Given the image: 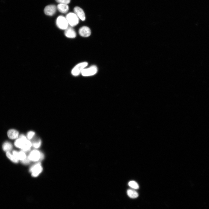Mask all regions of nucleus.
<instances>
[{
    "mask_svg": "<svg viewBox=\"0 0 209 209\" xmlns=\"http://www.w3.org/2000/svg\"><path fill=\"white\" fill-rule=\"evenodd\" d=\"M14 144L16 147L21 149L24 152L30 151L32 146L31 142L24 134H21L19 136L15 141Z\"/></svg>",
    "mask_w": 209,
    "mask_h": 209,
    "instance_id": "1",
    "label": "nucleus"
},
{
    "mask_svg": "<svg viewBox=\"0 0 209 209\" xmlns=\"http://www.w3.org/2000/svg\"><path fill=\"white\" fill-rule=\"evenodd\" d=\"M27 157L30 161L37 162L44 159V155L42 152L35 149L31 151Z\"/></svg>",
    "mask_w": 209,
    "mask_h": 209,
    "instance_id": "2",
    "label": "nucleus"
},
{
    "mask_svg": "<svg viewBox=\"0 0 209 209\" xmlns=\"http://www.w3.org/2000/svg\"><path fill=\"white\" fill-rule=\"evenodd\" d=\"M88 65V63L86 62H83L78 64L71 70V74L74 76H78L81 73L82 71Z\"/></svg>",
    "mask_w": 209,
    "mask_h": 209,
    "instance_id": "3",
    "label": "nucleus"
},
{
    "mask_svg": "<svg viewBox=\"0 0 209 209\" xmlns=\"http://www.w3.org/2000/svg\"><path fill=\"white\" fill-rule=\"evenodd\" d=\"M56 24L58 28L62 30H65L69 27L66 17L62 15L57 17L56 21Z\"/></svg>",
    "mask_w": 209,
    "mask_h": 209,
    "instance_id": "4",
    "label": "nucleus"
},
{
    "mask_svg": "<svg viewBox=\"0 0 209 209\" xmlns=\"http://www.w3.org/2000/svg\"><path fill=\"white\" fill-rule=\"evenodd\" d=\"M65 17L70 26L74 27L79 23V19L74 13L69 12L66 15Z\"/></svg>",
    "mask_w": 209,
    "mask_h": 209,
    "instance_id": "5",
    "label": "nucleus"
},
{
    "mask_svg": "<svg viewBox=\"0 0 209 209\" xmlns=\"http://www.w3.org/2000/svg\"><path fill=\"white\" fill-rule=\"evenodd\" d=\"M43 168L40 162H37L32 165L29 169V171L31 172L33 177L38 176L41 173Z\"/></svg>",
    "mask_w": 209,
    "mask_h": 209,
    "instance_id": "6",
    "label": "nucleus"
},
{
    "mask_svg": "<svg viewBox=\"0 0 209 209\" xmlns=\"http://www.w3.org/2000/svg\"><path fill=\"white\" fill-rule=\"evenodd\" d=\"M97 67L94 65L88 68H85L82 71L81 74L83 76H89L94 75L97 72Z\"/></svg>",
    "mask_w": 209,
    "mask_h": 209,
    "instance_id": "7",
    "label": "nucleus"
},
{
    "mask_svg": "<svg viewBox=\"0 0 209 209\" xmlns=\"http://www.w3.org/2000/svg\"><path fill=\"white\" fill-rule=\"evenodd\" d=\"M80 35L83 37H88L91 35V31L90 28L88 26H83L80 27L78 30Z\"/></svg>",
    "mask_w": 209,
    "mask_h": 209,
    "instance_id": "8",
    "label": "nucleus"
},
{
    "mask_svg": "<svg viewBox=\"0 0 209 209\" xmlns=\"http://www.w3.org/2000/svg\"><path fill=\"white\" fill-rule=\"evenodd\" d=\"M57 8L56 6L54 5H48L44 9V12L48 16H52L55 13Z\"/></svg>",
    "mask_w": 209,
    "mask_h": 209,
    "instance_id": "9",
    "label": "nucleus"
},
{
    "mask_svg": "<svg viewBox=\"0 0 209 209\" xmlns=\"http://www.w3.org/2000/svg\"><path fill=\"white\" fill-rule=\"evenodd\" d=\"M64 35L67 38L73 39L76 36V33L72 27L69 26L64 30Z\"/></svg>",
    "mask_w": 209,
    "mask_h": 209,
    "instance_id": "10",
    "label": "nucleus"
},
{
    "mask_svg": "<svg viewBox=\"0 0 209 209\" xmlns=\"http://www.w3.org/2000/svg\"><path fill=\"white\" fill-rule=\"evenodd\" d=\"M74 13L77 15L79 19L82 21H84L86 19L84 12L83 9L78 6H76L74 8Z\"/></svg>",
    "mask_w": 209,
    "mask_h": 209,
    "instance_id": "11",
    "label": "nucleus"
},
{
    "mask_svg": "<svg viewBox=\"0 0 209 209\" xmlns=\"http://www.w3.org/2000/svg\"><path fill=\"white\" fill-rule=\"evenodd\" d=\"M8 137L12 139L17 138L19 136V133L18 131L15 129L9 130L7 132Z\"/></svg>",
    "mask_w": 209,
    "mask_h": 209,
    "instance_id": "12",
    "label": "nucleus"
},
{
    "mask_svg": "<svg viewBox=\"0 0 209 209\" xmlns=\"http://www.w3.org/2000/svg\"><path fill=\"white\" fill-rule=\"evenodd\" d=\"M57 8L60 12L63 13H66L69 10V7L66 4L59 3L57 5Z\"/></svg>",
    "mask_w": 209,
    "mask_h": 209,
    "instance_id": "13",
    "label": "nucleus"
},
{
    "mask_svg": "<svg viewBox=\"0 0 209 209\" xmlns=\"http://www.w3.org/2000/svg\"><path fill=\"white\" fill-rule=\"evenodd\" d=\"M33 138L34 139H32L31 142L32 146L36 149L39 148L41 146L42 144V141L39 138Z\"/></svg>",
    "mask_w": 209,
    "mask_h": 209,
    "instance_id": "14",
    "label": "nucleus"
},
{
    "mask_svg": "<svg viewBox=\"0 0 209 209\" xmlns=\"http://www.w3.org/2000/svg\"><path fill=\"white\" fill-rule=\"evenodd\" d=\"M127 193L129 197L133 199L136 198L138 196V194L137 192L131 189L128 190Z\"/></svg>",
    "mask_w": 209,
    "mask_h": 209,
    "instance_id": "15",
    "label": "nucleus"
},
{
    "mask_svg": "<svg viewBox=\"0 0 209 209\" xmlns=\"http://www.w3.org/2000/svg\"><path fill=\"white\" fill-rule=\"evenodd\" d=\"M12 144L9 142H5L2 145L3 150L6 152H8L11 150L12 149Z\"/></svg>",
    "mask_w": 209,
    "mask_h": 209,
    "instance_id": "16",
    "label": "nucleus"
},
{
    "mask_svg": "<svg viewBox=\"0 0 209 209\" xmlns=\"http://www.w3.org/2000/svg\"><path fill=\"white\" fill-rule=\"evenodd\" d=\"M6 156L11 161L15 163H17L18 160L16 158L13 154H11L9 152H6Z\"/></svg>",
    "mask_w": 209,
    "mask_h": 209,
    "instance_id": "17",
    "label": "nucleus"
},
{
    "mask_svg": "<svg viewBox=\"0 0 209 209\" xmlns=\"http://www.w3.org/2000/svg\"><path fill=\"white\" fill-rule=\"evenodd\" d=\"M128 185L130 187L134 189H137L139 188V185L137 183L134 181H130L128 183Z\"/></svg>",
    "mask_w": 209,
    "mask_h": 209,
    "instance_id": "18",
    "label": "nucleus"
},
{
    "mask_svg": "<svg viewBox=\"0 0 209 209\" xmlns=\"http://www.w3.org/2000/svg\"><path fill=\"white\" fill-rule=\"evenodd\" d=\"M35 132L32 131H28L27 134V138L29 140H32L35 137Z\"/></svg>",
    "mask_w": 209,
    "mask_h": 209,
    "instance_id": "19",
    "label": "nucleus"
},
{
    "mask_svg": "<svg viewBox=\"0 0 209 209\" xmlns=\"http://www.w3.org/2000/svg\"><path fill=\"white\" fill-rule=\"evenodd\" d=\"M27 156H26L25 152L21 151L19 152V159L21 161H23L25 159Z\"/></svg>",
    "mask_w": 209,
    "mask_h": 209,
    "instance_id": "20",
    "label": "nucleus"
},
{
    "mask_svg": "<svg viewBox=\"0 0 209 209\" xmlns=\"http://www.w3.org/2000/svg\"><path fill=\"white\" fill-rule=\"evenodd\" d=\"M55 1L59 3H64L67 4L70 3L71 0H55Z\"/></svg>",
    "mask_w": 209,
    "mask_h": 209,
    "instance_id": "21",
    "label": "nucleus"
},
{
    "mask_svg": "<svg viewBox=\"0 0 209 209\" xmlns=\"http://www.w3.org/2000/svg\"><path fill=\"white\" fill-rule=\"evenodd\" d=\"M21 162L23 164L26 165L29 164L30 161L27 156V158L21 161Z\"/></svg>",
    "mask_w": 209,
    "mask_h": 209,
    "instance_id": "22",
    "label": "nucleus"
},
{
    "mask_svg": "<svg viewBox=\"0 0 209 209\" xmlns=\"http://www.w3.org/2000/svg\"><path fill=\"white\" fill-rule=\"evenodd\" d=\"M19 152L16 151H14L12 152V154L13 156L17 159H19Z\"/></svg>",
    "mask_w": 209,
    "mask_h": 209,
    "instance_id": "23",
    "label": "nucleus"
}]
</instances>
